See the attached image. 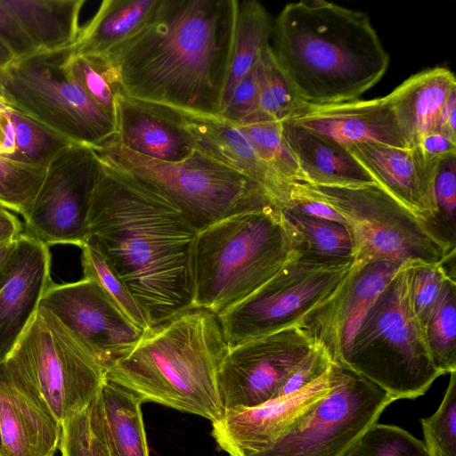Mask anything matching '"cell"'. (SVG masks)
Returning <instances> with one entry per match:
<instances>
[{"mask_svg": "<svg viewBox=\"0 0 456 456\" xmlns=\"http://www.w3.org/2000/svg\"><path fill=\"white\" fill-rule=\"evenodd\" d=\"M98 159L86 242L120 277L150 328L194 308L198 231L155 188Z\"/></svg>", "mask_w": 456, "mask_h": 456, "instance_id": "cell-1", "label": "cell"}, {"mask_svg": "<svg viewBox=\"0 0 456 456\" xmlns=\"http://www.w3.org/2000/svg\"><path fill=\"white\" fill-rule=\"evenodd\" d=\"M237 0H159L136 34L100 58L125 95L220 118Z\"/></svg>", "mask_w": 456, "mask_h": 456, "instance_id": "cell-2", "label": "cell"}, {"mask_svg": "<svg viewBox=\"0 0 456 456\" xmlns=\"http://www.w3.org/2000/svg\"><path fill=\"white\" fill-rule=\"evenodd\" d=\"M270 47L298 99L311 104L360 99L389 65L368 14L324 0L286 4Z\"/></svg>", "mask_w": 456, "mask_h": 456, "instance_id": "cell-3", "label": "cell"}, {"mask_svg": "<svg viewBox=\"0 0 456 456\" xmlns=\"http://www.w3.org/2000/svg\"><path fill=\"white\" fill-rule=\"evenodd\" d=\"M229 349L219 317L194 307L144 330L135 346L117 359L106 378L142 401L219 419L216 376Z\"/></svg>", "mask_w": 456, "mask_h": 456, "instance_id": "cell-4", "label": "cell"}, {"mask_svg": "<svg viewBox=\"0 0 456 456\" xmlns=\"http://www.w3.org/2000/svg\"><path fill=\"white\" fill-rule=\"evenodd\" d=\"M302 238L275 205L242 212L198 232L194 305L217 316L301 256Z\"/></svg>", "mask_w": 456, "mask_h": 456, "instance_id": "cell-5", "label": "cell"}, {"mask_svg": "<svg viewBox=\"0 0 456 456\" xmlns=\"http://www.w3.org/2000/svg\"><path fill=\"white\" fill-rule=\"evenodd\" d=\"M414 264L405 263L375 299L343 363L395 400L424 395L443 375L432 361L424 328L411 305Z\"/></svg>", "mask_w": 456, "mask_h": 456, "instance_id": "cell-6", "label": "cell"}, {"mask_svg": "<svg viewBox=\"0 0 456 456\" xmlns=\"http://www.w3.org/2000/svg\"><path fill=\"white\" fill-rule=\"evenodd\" d=\"M4 364L9 382L61 425L91 404L108 370L40 306Z\"/></svg>", "mask_w": 456, "mask_h": 456, "instance_id": "cell-7", "label": "cell"}, {"mask_svg": "<svg viewBox=\"0 0 456 456\" xmlns=\"http://www.w3.org/2000/svg\"><path fill=\"white\" fill-rule=\"evenodd\" d=\"M294 196L324 202L342 216L356 261L440 264L455 256L456 247L376 183L329 187L297 183L291 201Z\"/></svg>", "mask_w": 456, "mask_h": 456, "instance_id": "cell-8", "label": "cell"}, {"mask_svg": "<svg viewBox=\"0 0 456 456\" xmlns=\"http://www.w3.org/2000/svg\"><path fill=\"white\" fill-rule=\"evenodd\" d=\"M92 148L99 158L162 193L198 232L232 216L275 205L256 182L197 150L185 160L170 163L137 154L113 139Z\"/></svg>", "mask_w": 456, "mask_h": 456, "instance_id": "cell-9", "label": "cell"}, {"mask_svg": "<svg viewBox=\"0 0 456 456\" xmlns=\"http://www.w3.org/2000/svg\"><path fill=\"white\" fill-rule=\"evenodd\" d=\"M70 50L13 60L1 71L4 100L70 142L99 146L116 136L117 127L68 72Z\"/></svg>", "mask_w": 456, "mask_h": 456, "instance_id": "cell-10", "label": "cell"}, {"mask_svg": "<svg viewBox=\"0 0 456 456\" xmlns=\"http://www.w3.org/2000/svg\"><path fill=\"white\" fill-rule=\"evenodd\" d=\"M331 389L267 449L251 456H344L395 399L348 366L332 362Z\"/></svg>", "mask_w": 456, "mask_h": 456, "instance_id": "cell-11", "label": "cell"}, {"mask_svg": "<svg viewBox=\"0 0 456 456\" xmlns=\"http://www.w3.org/2000/svg\"><path fill=\"white\" fill-rule=\"evenodd\" d=\"M359 261L299 256L252 295L219 315L229 346L299 324L328 301Z\"/></svg>", "mask_w": 456, "mask_h": 456, "instance_id": "cell-12", "label": "cell"}, {"mask_svg": "<svg viewBox=\"0 0 456 456\" xmlns=\"http://www.w3.org/2000/svg\"><path fill=\"white\" fill-rule=\"evenodd\" d=\"M99 168L91 146L69 143L46 167L43 182L27 214L25 233L46 246L83 248L88 213Z\"/></svg>", "mask_w": 456, "mask_h": 456, "instance_id": "cell-13", "label": "cell"}, {"mask_svg": "<svg viewBox=\"0 0 456 456\" xmlns=\"http://www.w3.org/2000/svg\"><path fill=\"white\" fill-rule=\"evenodd\" d=\"M314 344L293 325L229 346L216 376L224 411L262 404L274 396Z\"/></svg>", "mask_w": 456, "mask_h": 456, "instance_id": "cell-14", "label": "cell"}, {"mask_svg": "<svg viewBox=\"0 0 456 456\" xmlns=\"http://www.w3.org/2000/svg\"><path fill=\"white\" fill-rule=\"evenodd\" d=\"M39 306L54 315L107 370L130 352L144 332L90 279L50 284Z\"/></svg>", "mask_w": 456, "mask_h": 456, "instance_id": "cell-15", "label": "cell"}, {"mask_svg": "<svg viewBox=\"0 0 456 456\" xmlns=\"http://www.w3.org/2000/svg\"><path fill=\"white\" fill-rule=\"evenodd\" d=\"M404 264L358 262L340 289L297 326L332 362L344 363L369 309Z\"/></svg>", "mask_w": 456, "mask_h": 456, "instance_id": "cell-16", "label": "cell"}, {"mask_svg": "<svg viewBox=\"0 0 456 456\" xmlns=\"http://www.w3.org/2000/svg\"><path fill=\"white\" fill-rule=\"evenodd\" d=\"M332 363L327 372L291 395L271 399L255 407L224 411L212 422V436L229 456H251L274 441L333 387Z\"/></svg>", "mask_w": 456, "mask_h": 456, "instance_id": "cell-17", "label": "cell"}, {"mask_svg": "<svg viewBox=\"0 0 456 456\" xmlns=\"http://www.w3.org/2000/svg\"><path fill=\"white\" fill-rule=\"evenodd\" d=\"M48 246L21 233L14 242L9 276L0 290V363L8 357L51 284Z\"/></svg>", "mask_w": 456, "mask_h": 456, "instance_id": "cell-18", "label": "cell"}, {"mask_svg": "<svg viewBox=\"0 0 456 456\" xmlns=\"http://www.w3.org/2000/svg\"><path fill=\"white\" fill-rule=\"evenodd\" d=\"M289 120L345 147L373 142L409 148L386 96L328 104L302 102Z\"/></svg>", "mask_w": 456, "mask_h": 456, "instance_id": "cell-19", "label": "cell"}, {"mask_svg": "<svg viewBox=\"0 0 456 456\" xmlns=\"http://www.w3.org/2000/svg\"><path fill=\"white\" fill-rule=\"evenodd\" d=\"M180 115L197 151L256 182L281 209L289 207L294 184L281 178L261 158L240 127L221 118L183 110Z\"/></svg>", "mask_w": 456, "mask_h": 456, "instance_id": "cell-20", "label": "cell"}, {"mask_svg": "<svg viewBox=\"0 0 456 456\" xmlns=\"http://www.w3.org/2000/svg\"><path fill=\"white\" fill-rule=\"evenodd\" d=\"M117 134L112 138L137 154L177 163L196 150L180 110L116 93Z\"/></svg>", "mask_w": 456, "mask_h": 456, "instance_id": "cell-21", "label": "cell"}, {"mask_svg": "<svg viewBox=\"0 0 456 456\" xmlns=\"http://www.w3.org/2000/svg\"><path fill=\"white\" fill-rule=\"evenodd\" d=\"M346 148L376 184L435 229L434 185L438 172L426 167L413 149L373 142Z\"/></svg>", "mask_w": 456, "mask_h": 456, "instance_id": "cell-22", "label": "cell"}, {"mask_svg": "<svg viewBox=\"0 0 456 456\" xmlns=\"http://www.w3.org/2000/svg\"><path fill=\"white\" fill-rule=\"evenodd\" d=\"M455 92L454 74L434 67L411 75L386 96L409 148L436 131L441 110Z\"/></svg>", "mask_w": 456, "mask_h": 456, "instance_id": "cell-23", "label": "cell"}, {"mask_svg": "<svg viewBox=\"0 0 456 456\" xmlns=\"http://www.w3.org/2000/svg\"><path fill=\"white\" fill-rule=\"evenodd\" d=\"M61 436V425L17 390L5 374L0 387V456H54Z\"/></svg>", "mask_w": 456, "mask_h": 456, "instance_id": "cell-24", "label": "cell"}, {"mask_svg": "<svg viewBox=\"0 0 456 456\" xmlns=\"http://www.w3.org/2000/svg\"><path fill=\"white\" fill-rule=\"evenodd\" d=\"M282 129L305 183L329 187L375 183L346 147L289 120L282 122Z\"/></svg>", "mask_w": 456, "mask_h": 456, "instance_id": "cell-25", "label": "cell"}, {"mask_svg": "<svg viewBox=\"0 0 456 456\" xmlns=\"http://www.w3.org/2000/svg\"><path fill=\"white\" fill-rule=\"evenodd\" d=\"M159 0H104L82 28L72 53L103 57L136 34L149 21Z\"/></svg>", "mask_w": 456, "mask_h": 456, "instance_id": "cell-26", "label": "cell"}, {"mask_svg": "<svg viewBox=\"0 0 456 456\" xmlns=\"http://www.w3.org/2000/svg\"><path fill=\"white\" fill-rule=\"evenodd\" d=\"M18 20L37 51L72 46L80 32L85 0H1Z\"/></svg>", "mask_w": 456, "mask_h": 456, "instance_id": "cell-27", "label": "cell"}, {"mask_svg": "<svg viewBox=\"0 0 456 456\" xmlns=\"http://www.w3.org/2000/svg\"><path fill=\"white\" fill-rule=\"evenodd\" d=\"M69 143L36 119L0 99V159L47 167Z\"/></svg>", "mask_w": 456, "mask_h": 456, "instance_id": "cell-28", "label": "cell"}, {"mask_svg": "<svg viewBox=\"0 0 456 456\" xmlns=\"http://www.w3.org/2000/svg\"><path fill=\"white\" fill-rule=\"evenodd\" d=\"M108 444L115 456H149L140 398L106 378L100 391Z\"/></svg>", "mask_w": 456, "mask_h": 456, "instance_id": "cell-29", "label": "cell"}, {"mask_svg": "<svg viewBox=\"0 0 456 456\" xmlns=\"http://www.w3.org/2000/svg\"><path fill=\"white\" fill-rule=\"evenodd\" d=\"M273 20L256 0L238 1L234 44L223 106L240 80L257 63L270 45Z\"/></svg>", "mask_w": 456, "mask_h": 456, "instance_id": "cell-30", "label": "cell"}, {"mask_svg": "<svg viewBox=\"0 0 456 456\" xmlns=\"http://www.w3.org/2000/svg\"><path fill=\"white\" fill-rule=\"evenodd\" d=\"M302 238L301 256L321 262L354 260L353 243L347 226L332 221L283 210Z\"/></svg>", "mask_w": 456, "mask_h": 456, "instance_id": "cell-31", "label": "cell"}, {"mask_svg": "<svg viewBox=\"0 0 456 456\" xmlns=\"http://www.w3.org/2000/svg\"><path fill=\"white\" fill-rule=\"evenodd\" d=\"M425 336L436 368L442 374L456 371V282L448 277L427 320Z\"/></svg>", "mask_w": 456, "mask_h": 456, "instance_id": "cell-32", "label": "cell"}, {"mask_svg": "<svg viewBox=\"0 0 456 456\" xmlns=\"http://www.w3.org/2000/svg\"><path fill=\"white\" fill-rule=\"evenodd\" d=\"M250 139L261 158L290 184L305 183L297 159L283 134L282 122L258 113L249 123L238 126Z\"/></svg>", "mask_w": 456, "mask_h": 456, "instance_id": "cell-33", "label": "cell"}, {"mask_svg": "<svg viewBox=\"0 0 456 456\" xmlns=\"http://www.w3.org/2000/svg\"><path fill=\"white\" fill-rule=\"evenodd\" d=\"M61 456H110L99 394L91 404L61 425Z\"/></svg>", "mask_w": 456, "mask_h": 456, "instance_id": "cell-34", "label": "cell"}, {"mask_svg": "<svg viewBox=\"0 0 456 456\" xmlns=\"http://www.w3.org/2000/svg\"><path fill=\"white\" fill-rule=\"evenodd\" d=\"M257 70L259 113L280 122L289 120L303 102L277 63L270 45L259 58Z\"/></svg>", "mask_w": 456, "mask_h": 456, "instance_id": "cell-35", "label": "cell"}, {"mask_svg": "<svg viewBox=\"0 0 456 456\" xmlns=\"http://www.w3.org/2000/svg\"><path fill=\"white\" fill-rule=\"evenodd\" d=\"M82 249L84 278L94 281L140 329H149L147 320L120 277L94 245L86 242Z\"/></svg>", "mask_w": 456, "mask_h": 456, "instance_id": "cell-36", "label": "cell"}, {"mask_svg": "<svg viewBox=\"0 0 456 456\" xmlns=\"http://www.w3.org/2000/svg\"><path fill=\"white\" fill-rule=\"evenodd\" d=\"M344 456H429L423 442L392 425L372 424Z\"/></svg>", "mask_w": 456, "mask_h": 456, "instance_id": "cell-37", "label": "cell"}, {"mask_svg": "<svg viewBox=\"0 0 456 456\" xmlns=\"http://www.w3.org/2000/svg\"><path fill=\"white\" fill-rule=\"evenodd\" d=\"M46 167L0 159V206L24 216L43 182Z\"/></svg>", "mask_w": 456, "mask_h": 456, "instance_id": "cell-38", "label": "cell"}, {"mask_svg": "<svg viewBox=\"0 0 456 456\" xmlns=\"http://www.w3.org/2000/svg\"><path fill=\"white\" fill-rule=\"evenodd\" d=\"M424 444L429 456H456V371L435 413L420 419Z\"/></svg>", "mask_w": 456, "mask_h": 456, "instance_id": "cell-39", "label": "cell"}, {"mask_svg": "<svg viewBox=\"0 0 456 456\" xmlns=\"http://www.w3.org/2000/svg\"><path fill=\"white\" fill-rule=\"evenodd\" d=\"M66 68L74 80L114 120L116 125V89L106 76L97 57L77 55L72 49Z\"/></svg>", "mask_w": 456, "mask_h": 456, "instance_id": "cell-40", "label": "cell"}, {"mask_svg": "<svg viewBox=\"0 0 456 456\" xmlns=\"http://www.w3.org/2000/svg\"><path fill=\"white\" fill-rule=\"evenodd\" d=\"M450 276L455 277V273L446 269L445 263L413 265L410 279L411 301L414 314L423 328L444 281Z\"/></svg>", "mask_w": 456, "mask_h": 456, "instance_id": "cell-41", "label": "cell"}, {"mask_svg": "<svg viewBox=\"0 0 456 456\" xmlns=\"http://www.w3.org/2000/svg\"><path fill=\"white\" fill-rule=\"evenodd\" d=\"M456 157L441 166L435 180L434 194L436 214L434 226L439 235L456 247Z\"/></svg>", "mask_w": 456, "mask_h": 456, "instance_id": "cell-42", "label": "cell"}, {"mask_svg": "<svg viewBox=\"0 0 456 456\" xmlns=\"http://www.w3.org/2000/svg\"><path fill=\"white\" fill-rule=\"evenodd\" d=\"M258 113L259 80L256 63L236 85L222 109L220 118L233 125L242 126L250 122Z\"/></svg>", "mask_w": 456, "mask_h": 456, "instance_id": "cell-43", "label": "cell"}, {"mask_svg": "<svg viewBox=\"0 0 456 456\" xmlns=\"http://www.w3.org/2000/svg\"><path fill=\"white\" fill-rule=\"evenodd\" d=\"M331 363L328 353L315 345L303 362L283 380L273 399L291 395L309 386L327 372Z\"/></svg>", "mask_w": 456, "mask_h": 456, "instance_id": "cell-44", "label": "cell"}, {"mask_svg": "<svg viewBox=\"0 0 456 456\" xmlns=\"http://www.w3.org/2000/svg\"><path fill=\"white\" fill-rule=\"evenodd\" d=\"M411 149L426 167L438 172L444 162L456 157V140L435 131L421 138Z\"/></svg>", "mask_w": 456, "mask_h": 456, "instance_id": "cell-45", "label": "cell"}, {"mask_svg": "<svg viewBox=\"0 0 456 456\" xmlns=\"http://www.w3.org/2000/svg\"><path fill=\"white\" fill-rule=\"evenodd\" d=\"M0 40L11 51L14 60L25 58L38 52L18 20L1 0Z\"/></svg>", "mask_w": 456, "mask_h": 456, "instance_id": "cell-46", "label": "cell"}, {"mask_svg": "<svg viewBox=\"0 0 456 456\" xmlns=\"http://www.w3.org/2000/svg\"><path fill=\"white\" fill-rule=\"evenodd\" d=\"M287 209H293L311 217L346 224L342 216L335 209L324 202L311 198L294 196Z\"/></svg>", "mask_w": 456, "mask_h": 456, "instance_id": "cell-47", "label": "cell"}, {"mask_svg": "<svg viewBox=\"0 0 456 456\" xmlns=\"http://www.w3.org/2000/svg\"><path fill=\"white\" fill-rule=\"evenodd\" d=\"M21 233L23 227L20 221L12 211L0 206V243L13 241Z\"/></svg>", "mask_w": 456, "mask_h": 456, "instance_id": "cell-48", "label": "cell"}, {"mask_svg": "<svg viewBox=\"0 0 456 456\" xmlns=\"http://www.w3.org/2000/svg\"><path fill=\"white\" fill-rule=\"evenodd\" d=\"M456 92L453 93L444 105L437 124L436 131L456 140Z\"/></svg>", "mask_w": 456, "mask_h": 456, "instance_id": "cell-49", "label": "cell"}, {"mask_svg": "<svg viewBox=\"0 0 456 456\" xmlns=\"http://www.w3.org/2000/svg\"><path fill=\"white\" fill-rule=\"evenodd\" d=\"M14 242L0 243V290L9 276Z\"/></svg>", "mask_w": 456, "mask_h": 456, "instance_id": "cell-50", "label": "cell"}, {"mask_svg": "<svg viewBox=\"0 0 456 456\" xmlns=\"http://www.w3.org/2000/svg\"><path fill=\"white\" fill-rule=\"evenodd\" d=\"M14 60V56L11 51L0 40V69L8 67Z\"/></svg>", "mask_w": 456, "mask_h": 456, "instance_id": "cell-51", "label": "cell"}, {"mask_svg": "<svg viewBox=\"0 0 456 456\" xmlns=\"http://www.w3.org/2000/svg\"><path fill=\"white\" fill-rule=\"evenodd\" d=\"M4 377H5V371H4V364L3 362L0 363V387L4 382Z\"/></svg>", "mask_w": 456, "mask_h": 456, "instance_id": "cell-52", "label": "cell"}, {"mask_svg": "<svg viewBox=\"0 0 456 456\" xmlns=\"http://www.w3.org/2000/svg\"><path fill=\"white\" fill-rule=\"evenodd\" d=\"M2 69H0V99L4 100V93H3V85H2V75H1Z\"/></svg>", "mask_w": 456, "mask_h": 456, "instance_id": "cell-53", "label": "cell"}, {"mask_svg": "<svg viewBox=\"0 0 456 456\" xmlns=\"http://www.w3.org/2000/svg\"><path fill=\"white\" fill-rule=\"evenodd\" d=\"M108 440V439H107ZM109 445V444H108ZM109 451H110V456H115L114 453L110 451V447H109Z\"/></svg>", "mask_w": 456, "mask_h": 456, "instance_id": "cell-54", "label": "cell"}]
</instances>
